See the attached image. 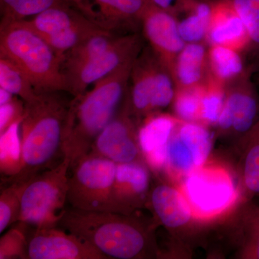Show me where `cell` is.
<instances>
[{"mask_svg": "<svg viewBox=\"0 0 259 259\" xmlns=\"http://www.w3.org/2000/svg\"><path fill=\"white\" fill-rule=\"evenodd\" d=\"M20 121L15 122L0 134V169L2 175L10 178V181L21 169Z\"/></svg>", "mask_w": 259, "mask_h": 259, "instance_id": "d4e9b609", "label": "cell"}, {"mask_svg": "<svg viewBox=\"0 0 259 259\" xmlns=\"http://www.w3.org/2000/svg\"><path fill=\"white\" fill-rule=\"evenodd\" d=\"M175 81L171 73L149 46L136 57L125 102L131 115L141 125L148 116L169 106L175 97Z\"/></svg>", "mask_w": 259, "mask_h": 259, "instance_id": "5b68a950", "label": "cell"}, {"mask_svg": "<svg viewBox=\"0 0 259 259\" xmlns=\"http://www.w3.org/2000/svg\"><path fill=\"white\" fill-rule=\"evenodd\" d=\"M245 136H246L247 140L259 137V120L257 121L253 128L250 130V132L248 134L245 135Z\"/></svg>", "mask_w": 259, "mask_h": 259, "instance_id": "f35d334b", "label": "cell"}, {"mask_svg": "<svg viewBox=\"0 0 259 259\" xmlns=\"http://www.w3.org/2000/svg\"><path fill=\"white\" fill-rule=\"evenodd\" d=\"M207 44L223 46L243 53L248 50L250 39L244 24L229 0H211Z\"/></svg>", "mask_w": 259, "mask_h": 259, "instance_id": "ac0fdd59", "label": "cell"}, {"mask_svg": "<svg viewBox=\"0 0 259 259\" xmlns=\"http://www.w3.org/2000/svg\"><path fill=\"white\" fill-rule=\"evenodd\" d=\"M139 126L130 113L125 99L117 115L94 141L89 153L117 164L145 162L139 145Z\"/></svg>", "mask_w": 259, "mask_h": 259, "instance_id": "8fae6325", "label": "cell"}, {"mask_svg": "<svg viewBox=\"0 0 259 259\" xmlns=\"http://www.w3.org/2000/svg\"><path fill=\"white\" fill-rule=\"evenodd\" d=\"M124 34L100 30L83 40L65 57L63 71L74 69L95 59L113 47Z\"/></svg>", "mask_w": 259, "mask_h": 259, "instance_id": "603a6c76", "label": "cell"}, {"mask_svg": "<svg viewBox=\"0 0 259 259\" xmlns=\"http://www.w3.org/2000/svg\"><path fill=\"white\" fill-rule=\"evenodd\" d=\"M26 182H13L0 194V233L18 223L21 210V199Z\"/></svg>", "mask_w": 259, "mask_h": 259, "instance_id": "4dcf8cb0", "label": "cell"}, {"mask_svg": "<svg viewBox=\"0 0 259 259\" xmlns=\"http://www.w3.org/2000/svg\"><path fill=\"white\" fill-rule=\"evenodd\" d=\"M145 162L117 164L112 191V212L130 214L144 205L150 187Z\"/></svg>", "mask_w": 259, "mask_h": 259, "instance_id": "2e32d148", "label": "cell"}, {"mask_svg": "<svg viewBox=\"0 0 259 259\" xmlns=\"http://www.w3.org/2000/svg\"><path fill=\"white\" fill-rule=\"evenodd\" d=\"M70 168L71 161L63 156L59 164L27 182L18 222L35 228L58 226L68 202Z\"/></svg>", "mask_w": 259, "mask_h": 259, "instance_id": "8992f818", "label": "cell"}, {"mask_svg": "<svg viewBox=\"0 0 259 259\" xmlns=\"http://www.w3.org/2000/svg\"><path fill=\"white\" fill-rule=\"evenodd\" d=\"M148 4L168 12L175 17L180 13L183 0H147Z\"/></svg>", "mask_w": 259, "mask_h": 259, "instance_id": "8d00e7d4", "label": "cell"}, {"mask_svg": "<svg viewBox=\"0 0 259 259\" xmlns=\"http://www.w3.org/2000/svg\"><path fill=\"white\" fill-rule=\"evenodd\" d=\"M143 36L171 74L177 56L185 47L175 15L148 5L141 20Z\"/></svg>", "mask_w": 259, "mask_h": 259, "instance_id": "9a60e30c", "label": "cell"}, {"mask_svg": "<svg viewBox=\"0 0 259 259\" xmlns=\"http://www.w3.org/2000/svg\"><path fill=\"white\" fill-rule=\"evenodd\" d=\"M249 243L245 250L247 258L259 259V222L255 218L253 221Z\"/></svg>", "mask_w": 259, "mask_h": 259, "instance_id": "d590c367", "label": "cell"}, {"mask_svg": "<svg viewBox=\"0 0 259 259\" xmlns=\"http://www.w3.org/2000/svg\"><path fill=\"white\" fill-rule=\"evenodd\" d=\"M0 88L18 97L25 103L35 100L38 95L23 70L3 57H0Z\"/></svg>", "mask_w": 259, "mask_h": 259, "instance_id": "4316f807", "label": "cell"}, {"mask_svg": "<svg viewBox=\"0 0 259 259\" xmlns=\"http://www.w3.org/2000/svg\"><path fill=\"white\" fill-rule=\"evenodd\" d=\"M171 76L176 88L203 84L209 76L208 44H186L175 61Z\"/></svg>", "mask_w": 259, "mask_h": 259, "instance_id": "d6986e66", "label": "cell"}, {"mask_svg": "<svg viewBox=\"0 0 259 259\" xmlns=\"http://www.w3.org/2000/svg\"><path fill=\"white\" fill-rule=\"evenodd\" d=\"M28 259H109L86 241L59 226L35 228Z\"/></svg>", "mask_w": 259, "mask_h": 259, "instance_id": "5bb4252c", "label": "cell"}, {"mask_svg": "<svg viewBox=\"0 0 259 259\" xmlns=\"http://www.w3.org/2000/svg\"><path fill=\"white\" fill-rule=\"evenodd\" d=\"M130 216L72 207L64 211L58 226L82 238L109 259L148 258L154 251L152 238Z\"/></svg>", "mask_w": 259, "mask_h": 259, "instance_id": "3957f363", "label": "cell"}, {"mask_svg": "<svg viewBox=\"0 0 259 259\" xmlns=\"http://www.w3.org/2000/svg\"><path fill=\"white\" fill-rule=\"evenodd\" d=\"M209 74L226 86L247 69L241 53L218 45L208 46Z\"/></svg>", "mask_w": 259, "mask_h": 259, "instance_id": "7402d4cb", "label": "cell"}, {"mask_svg": "<svg viewBox=\"0 0 259 259\" xmlns=\"http://www.w3.org/2000/svg\"><path fill=\"white\" fill-rule=\"evenodd\" d=\"M144 38L139 32L124 34L106 52L74 69L64 71L66 93L73 97L79 96L90 85L136 59L144 47Z\"/></svg>", "mask_w": 259, "mask_h": 259, "instance_id": "30bf717a", "label": "cell"}, {"mask_svg": "<svg viewBox=\"0 0 259 259\" xmlns=\"http://www.w3.org/2000/svg\"><path fill=\"white\" fill-rule=\"evenodd\" d=\"M0 57L23 70L37 94L66 93L62 59L22 20L0 23Z\"/></svg>", "mask_w": 259, "mask_h": 259, "instance_id": "277c9868", "label": "cell"}, {"mask_svg": "<svg viewBox=\"0 0 259 259\" xmlns=\"http://www.w3.org/2000/svg\"><path fill=\"white\" fill-rule=\"evenodd\" d=\"M226 97V86L210 74L202 85L200 124L216 126Z\"/></svg>", "mask_w": 259, "mask_h": 259, "instance_id": "f1b7e54d", "label": "cell"}, {"mask_svg": "<svg viewBox=\"0 0 259 259\" xmlns=\"http://www.w3.org/2000/svg\"><path fill=\"white\" fill-rule=\"evenodd\" d=\"M24 109L25 102L16 96L8 103L0 105V134L15 122L21 120Z\"/></svg>", "mask_w": 259, "mask_h": 259, "instance_id": "e575fe53", "label": "cell"}, {"mask_svg": "<svg viewBox=\"0 0 259 259\" xmlns=\"http://www.w3.org/2000/svg\"><path fill=\"white\" fill-rule=\"evenodd\" d=\"M211 13V0H184L176 18L179 31L186 44H207Z\"/></svg>", "mask_w": 259, "mask_h": 259, "instance_id": "44dd1931", "label": "cell"}, {"mask_svg": "<svg viewBox=\"0 0 259 259\" xmlns=\"http://www.w3.org/2000/svg\"><path fill=\"white\" fill-rule=\"evenodd\" d=\"M89 20L102 30L118 34L138 31L147 0H70Z\"/></svg>", "mask_w": 259, "mask_h": 259, "instance_id": "4fadbf2b", "label": "cell"}, {"mask_svg": "<svg viewBox=\"0 0 259 259\" xmlns=\"http://www.w3.org/2000/svg\"><path fill=\"white\" fill-rule=\"evenodd\" d=\"M254 218L255 220H257V221H258L259 222V211L258 212L256 213V214H255Z\"/></svg>", "mask_w": 259, "mask_h": 259, "instance_id": "ab89813d", "label": "cell"}, {"mask_svg": "<svg viewBox=\"0 0 259 259\" xmlns=\"http://www.w3.org/2000/svg\"><path fill=\"white\" fill-rule=\"evenodd\" d=\"M26 225L18 222L0 238V259H28Z\"/></svg>", "mask_w": 259, "mask_h": 259, "instance_id": "d6a6232c", "label": "cell"}, {"mask_svg": "<svg viewBox=\"0 0 259 259\" xmlns=\"http://www.w3.org/2000/svg\"><path fill=\"white\" fill-rule=\"evenodd\" d=\"M253 66L226 86V97L217 125L221 132L248 134L256 123L258 99L253 81Z\"/></svg>", "mask_w": 259, "mask_h": 259, "instance_id": "7c38bea8", "label": "cell"}, {"mask_svg": "<svg viewBox=\"0 0 259 259\" xmlns=\"http://www.w3.org/2000/svg\"><path fill=\"white\" fill-rule=\"evenodd\" d=\"M150 202L156 217L166 228H180L193 218L188 202L179 188L158 185L150 194Z\"/></svg>", "mask_w": 259, "mask_h": 259, "instance_id": "ffe728a7", "label": "cell"}, {"mask_svg": "<svg viewBox=\"0 0 259 259\" xmlns=\"http://www.w3.org/2000/svg\"><path fill=\"white\" fill-rule=\"evenodd\" d=\"M68 202L73 208L112 212V191L117 163L88 153L71 167Z\"/></svg>", "mask_w": 259, "mask_h": 259, "instance_id": "ba28073f", "label": "cell"}, {"mask_svg": "<svg viewBox=\"0 0 259 259\" xmlns=\"http://www.w3.org/2000/svg\"><path fill=\"white\" fill-rule=\"evenodd\" d=\"M61 92L38 94L25 103L20 123L21 169L12 182H26L62 153L70 103Z\"/></svg>", "mask_w": 259, "mask_h": 259, "instance_id": "7a4b0ae2", "label": "cell"}, {"mask_svg": "<svg viewBox=\"0 0 259 259\" xmlns=\"http://www.w3.org/2000/svg\"><path fill=\"white\" fill-rule=\"evenodd\" d=\"M202 85L176 88L172 105L177 118L184 122L200 123Z\"/></svg>", "mask_w": 259, "mask_h": 259, "instance_id": "f546056e", "label": "cell"}, {"mask_svg": "<svg viewBox=\"0 0 259 259\" xmlns=\"http://www.w3.org/2000/svg\"><path fill=\"white\" fill-rule=\"evenodd\" d=\"M179 189L185 196L194 218L208 221L233 207L239 193L234 179L226 167L207 164L199 167L181 182Z\"/></svg>", "mask_w": 259, "mask_h": 259, "instance_id": "52a82bcc", "label": "cell"}, {"mask_svg": "<svg viewBox=\"0 0 259 259\" xmlns=\"http://www.w3.org/2000/svg\"><path fill=\"white\" fill-rule=\"evenodd\" d=\"M248 148L243 166V183L250 195L259 194V137L247 140Z\"/></svg>", "mask_w": 259, "mask_h": 259, "instance_id": "836d02e7", "label": "cell"}, {"mask_svg": "<svg viewBox=\"0 0 259 259\" xmlns=\"http://www.w3.org/2000/svg\"><path fill=\"white\" fill-rule=\"evenodd\" d=\"M136 59L71 100L62 146L63 156L69 158L71 167L88 154L98 135L120 110L128 91Z\"/></svg>", "mask_w": 259, "mask_h": 259, "instance_id": "6da1fadb", "label": "cell"}, {"mask_svg": "<svg viewBox=\"0 0 259 259\" xmlns=\"http://www.w3.org/2000/svg\"><path fill=\"white\" fill-rule=\"evenodd\" d=\"M244 24L250 39L248 50L259 61V0H229Z\"/></svg>", "mask_w": 259, "mask_h": 259, "instance_id": "1f68e13d", "label": "cell"}, {"mask_svg": "<svg viewBox=\"0 0 259 259\" xmlns=\"http://www.w3.org/2000/svg\"><path fill=\"white\" fill-rule=\"evenodd\" d=\"M22 21L53 48L63 63L69 52L93 34L102 30L89 20L71 2L52 7Z\"/></svg>", "mask_w": 259, "mask_h": 259, "instance_id": "9c48e42d", "label": "cell"}, {"mask_svg": "<svg viewBox=\"0 0 259 259\" xmlns=\"http://www.w3.org/2000/svg\"><path fill=\"white\" fill-rule=\"evenodd\" d=\"M177 125L168 141L164 171L171 180L181 182L197 167L192 151L177 133Z\"/></svg>", "mask_w": 259, "mask_h": 259, "instance_id": "cb8c5ba5", "label": "cell"}, {"mask_svg": "<svg viewBox=\"0 0 259 259\" xmlns=\"http://www.w3.org/2000/svg\"><path fill=\"white\" fill-rule=\"evenodd\" d=\"M180 120L175 115L158 112L148 116L139 126L140 148L145 162L153 171H164L168 141Z\"/></svg>", "mask_w": 259, "mask_h": 259, "instance_id": "e0dca14e", "label": "cell"}, {"mask_svg": "<svg viewBox=\"0 0 259 259\" xmlns=\"http://www.w3.org/2000/svg\"><path fill=\"white\" fill-rule=\"evenodd\" d=\"M177 131L192 151L197 168L203 166L210 154L212 146V136L207 126L180 120L177 124Z\"/></svg>", "mask_w": 259, "mask_h": 259, "instance_id": "484cf974", "label": "cell"}, {"mask_svg": "<svg viewBox=\"0 0 259 259\" xmlns=\"http://www.w3.org/2000/svg\"><path fill=\"white\" fill-rule=\"evenodd\" d=\"M70 0H0L1 23L21 21Z\"/></svg>", "mask_w": 259, "mask_h": 259, "instance_id": "83f0119b", "label": "cell"}, {"mask_svg": "<svg viewBox=\"0 0 259 259\" xmlns=\"http://www.w3.org/2000/svg\"><path fill=\"white\" fill-rule=\"evenodd\" d=\"M15 95L4 89L0 88V105L8 103L15 98Z\"/></svg>", "mask_w": 259, "mask_h": 259, "instance_id": "74e56055", "label": "cell"}]
</instances>
